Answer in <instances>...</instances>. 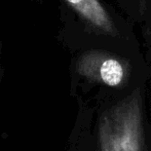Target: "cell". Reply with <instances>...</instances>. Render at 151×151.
I'll return each mask as SVG.
<instances>
[{
	"label": "cell",
	"instance_id": "1",
	"mask_svg": "<svg viewBox=\"0 0 151 151\" xmlns=\"http://www.w3.org/2000/svg\"><path fill=\"white\" fill-rule=\"evenodd\" d=\"M148 82L124 93H98L93 151H151Z\"/></svg>",
	"mask_w": 151,
	"mask_h": 151
},
{
	"label": "cell",
	"instance_id": "2",
	"mask_svg": "<svg viewBox=\"0 0 151 151\" xmlns=\"http://www.w3.org/2000/svg\"><path fill=\"white\" fill-rule=\"evenodd\" d=\"M75 71L91 86L107 93H124L150 79V72L132 59L106 50H91L76 60Z\"/></svg>",
	"mask_w": 151,
	"mask_h": 151
},
{
	"label": "cell",
	"instance_id": "3",
	"mask_svg": "<svg viewBox=\"0 0 151 151\" xmlns=\"http://www.w3.org/2000/svg\"><path fill=\"white\" fill-rule=\"evenodd\" d=\"M69 6L98 33L117 38L120 31L100 0H65Z\"/></svg>",
	"mask_w": 151,
	"mask_h": 151
},
{
	"label": "cell",
	"instance_id": "5",
	"mask_svg": "<svg viewBox=\"0 0 151 151\" xmlns=\"http://www.w3.org/2000/svg\"><path fill=\"white\" fill-rule=\"evenodd\" d=\"M150 2H151V0H147V10H148V6H149Z\"/></svg>",
	"mask_w": 151,
	"mask_h": 151
},
{
	"label": "cell",
	"instance_id": "4",
	"mask_svg": "<svg viewBox=\"0 0 151 151\" xmlns=\"http://www.w3.org/2000/svg\"><path fill=\"white\" fill-rule=\"evenodd\" d=\"M135 5V10H137L143 18L147 12V0H129Z\"/></svg>",
	"mask_w": 151,
	"mask_h": 151
}]
</instances>
